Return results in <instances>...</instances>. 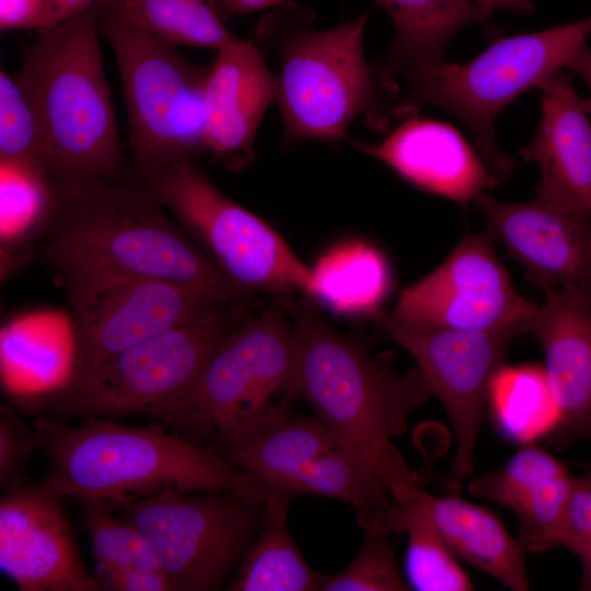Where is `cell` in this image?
<instances>
[{"label": "cell", "mask_w": 591, "mask_h": 591, "mask_svg": "<svg viewBox=\"0 0 591 591\" xmlns=\"http://www.w3.org/2000/svg\"><path fill=\"white\" fill-rule=\"evenodd\" d=\"M40 252L66 289L119 279H157L219 298L239 290L130 170L125 177L56 187Z\"/></svg>", "instance_id": "6da1fadb"}, {"label": "cell", "mask_w": 591, "mask_h": 591, "mask_svg": "<svg viewBox=\"0 0 591 591\" xmlns=\"http://www.w3.org/2000/svg\"><path fill=\"white\" fill-rule=\"evenodd\" d=\"M32 428L47 460L42 485L62 498L124 501L169 493L228 491L265 501L267 494L215 449L161 421L134 427L112 418L70 425L35 416Z\"/></svg>", "instance_id": "7a4b0ae2"}, {"label": "cell", "mask_w": 591, "mask_h": 591, "mask_svg": "<svg viewBox=\"0 0 591 591\" xmlns=\"http://www.w3.org/2000/svg\"><path fill=\"white\" fill-rule=\"evenodd\" d=\"M95 4L20 47L16 72L39 117L56 187L128 174L99 43Z\"/></svg>", "instance_id": "3957f363"}, {"label": "cell", "mask_w": 591, "mask_h": 591, "mask_svg": "<svg viewBox=\"0 0 591 591\" xmlns=\"http://www.w3.org/2000/svg\"><path fill=\"white\" fill-rule=\"evenodd\" d=\"M298 337L297 396L304 397L338 441L374 467L405 432L410 414L431 396L415 366L401 375L392 351L373 355L362 339L332 327L306 296H275Z\"/></svg>", "instance_id": "277c9868"}, {"label": "cell", "mask_w": 591, "mask_h": 591, "mask_svg": "<svg viewBox=\"0 0 591 591\" xmlns=\"http://www.w3.org/2000/svg\"><path fill=\"white\" fill-rule=\"evenodd\" d=\"M251 310L252 300L229 303L66 376L57 389L16 406L68 421L148 415L179 431L185 403L207 361Z\"/></svg>", "instance_id": "5b68a950"}, {"label": "cell", "mask_w": 591, "mask_h": 591, "mask_svg": "<svg viewBox=\"0 0 591 591\" xmlns=\"http://www.w3.org/2000/svg\"><path fill=\"white\" fill-rule=\"evenodd\" d=\"M303 13L276 44L281 61L276 103L286 138L292 142L346 138V128L358 116L374 129L387 130L397 86L382 67L364 58L368 13L321 31Z\"/></svg>", "instance_id": "8992f818"}, {"label": "cell", "mask_w": 591, "mask_h": 591, "mask_svg": "<svg viewBox=\"0 0 591 591\" xmlns=\"http://www.w3.org/2000/svg\"><path fill=\"white\" fill-rule=\"evenodd\" d=\"M591 35V15L569 24L495 40L466 63L447 60L402 76L408 93L395 115L409 116L421 105L441 108L472 132L478 153L500 181L513 169L498 147L494 121L520 94L567 67Z\"/></svg>", "instance_id": "52a82bcc"}, {"label": "cell", "mask_w": 591, "mask_h": 591, "mask_svg": "<svg viewBox=\"0 0 591 591\" xmlns=\"http://www.w3.org/2000/svg\"><path fill=\"white\" fill-rule=\"evenodd\" d=\"M97 25L114 51L121 80L130 164L157 169L197 163L209 151L205 93L211 65H197L113 18L97 13Z\"/></svg>", "instance_id": "ba28073f"}, {"label": "cell", "mask_w": 591, "mask_h": 591, "mask_svg": "<svg viewBox=\"0 0 591 591\" xmlns=\"http://www.w3.org/2000/svg\"><path fill=\"white\" fill-rule=\"evenodd\" d=\"M129 166L239 290L252 297L308 294L311 268L271 225L223 194L197 163Z\"/></svg>", "instance_id": "9c48e42d"}, {"label": "cell", "mask_w": 591, "mask_h": 591, "mask_svg": "<svg viewBox=\"0 0 591 591\" xmlns=\"http://www.w3.org/2000/svg\"><path fill=\"white\" fill-rule=\"evenodd\" d=\"M265 501L228 491H169L104 502L144 535L172 591H216L258 534Z\"/></svg>", "instance_id": "30bf717a"}, {"label": "cell", "mask_w": 591, "mask_h": 591, "mask_svg": "<svg viewBox=\"0 0 591 591\" xmlns=\"http://www.w3.org/2000/svg\"><path fill=\"white\" fill-rule=\"evenodd\" d=\"M299 347L293 322L273 297L258 313L244 315L220 340L207 361L183 412L179 431L246 429L297 397ZM188 439V438H187Z\"/></svg>", "instance_id": "8fae6325"}, {"label": "cell", "mask_w": 591, "mask_h": 591, "mask_svg": "<svg viewBox=\"0 0 591 591\" xmlns=\"http://www.w3.org/2000/svg\"><path fill=\"white\" fill-rule=\"evenodd\" d=\"M416 361L442 404L454 438L453 485L474 473L475 451L493 382L519 329L465 331L401 324L382 309L369 317Z\"/></svg>", "instance_id": "7c38bea8"}, {"label": "cell", "mask_w": 591, "mask_h": 591, "mask_svg": "<svg viewBox=\"0 0 591 591\" xmlns=\"http://www.w3.org/2000/svg\"><path fill=\"white\" fill-rule=\"evenodd\" d=\"M66 294L71 327L67 376L84 372L152 336L243 301L157 279L82 285L66 289Z\"/></svg>", "instance_id": "4fadbf2b"}, {"label": "cell", "mask_w": 591, "mask_h": 591, "mask_svg": "<svg viewBox=\"0 0 591 591\" xmlns=\"http://www.w3.org/2000/svg\"><path fill=\"white\" fill-rule=\"evenodd\" d=\"M537 309L513 286L493 239L466 233L442 264L402 290L389 315L415 327L528 334Z\"/></svg>", "instance_id": "5bb4252c"}, {"label": "cell", "mask_w": 591, "mask_h": 591, "mask_svg": "<svg viewBox=\"0 0 591 591\" xmlns=\"http://www.w3.org/2000/svg\"><path fill=\"white\" fill-rule=\"evenodd\" d=\"M528 201L497 200L486 193L474 204L485 233L499 241L544 293L591 288V213L570 195L538 183Z\"/></svg>", "instance_id": "9a60e30c"}, {"label": "cell", "mask_w": 591, "mask_h": 591, "mask_svg": "<svg viewBox=\"0 0 591 591\" xmlns=\"http://www.w3.org/2000/svg\"><path fill=\"white\" fill-rule=\"evenodd\" d=\"M62 497L24 480L0 499V568L21 591H97Z\"/></svg>", "instance_id": "2e32d148"}, {"label": "cell", "mask_w": 591, "mask_h": 591, "mask_svg": "<svg viewBox=\"0 0 591 591\" xmlns=\"http://www.w3.org/2000/svg\"><path fill=\"white\" fill-rule=\"evenodd\" d=\"M383 485L398 508L422 519L459 558L512 591L529 589L526 553L495 513L456 496L428 493L405 462L385 475Z\"/></svg>", "instance_id": "e0dca14e"}, {"label": "cell", "mask_w": 591, "mask_h": 591, "mask_svg": "<svg viewBox=\"0 0 591 591\" xmlns=\"http://www.w3.org/2000/svg\"><path fill=\"white\" fill-rule=\"evenodd\" d=\"M529 333L544 354L558 440L591 438V288L545 292Z\"/></svg>", "instance_id": "ac0fdd59"}, {"label": "cell", "mask_w": 591, "mask_h": 591, "mask_svg": "<svg viewBox=\"0 0 591 591\" xmlns=\"http://www.w3.org/2000/svg\"><path fill=\"white\" fill-rule=\"evenodd\" d=\"M345 139L415 187L463 208L500 185L480 154L448 123L408 117L378 143Z\"/></svg>", "instance_id": "d6986e66"}, {"label": "cell", "mask_w": 591, "mask_h": 591, "mask_svg": "<svg viewBox=\"0 0 591 591\" xmlns=\"http://www.w3.org/2000/svg\"><path fill=\"white\" fill-rule=\"evenodd\" d=\"M217 53L205 93L206 140L217 158L240 169L254 157L258 127L276 102L277 78L251 40L237 38Z\"/></svg>", "instance_id": "ffe728a7"}, {"label": "cell", "mask_w": 591, "mask_h": 591, "mask_svg": "<svg viewBox=\"0 0 591 591\" xmlns=\"http://www.w3.org/2000/svg\"><path fill=\"white\" fill-rule=\"evenodd\" d=\"M282 405L246 429L215 434L211 445L267 495L302 465L341 444L315 415H293Z\"/></svg>", "instance_id": "44dd1931"}, {"label": "cell", "mask_w": 591, "mask_h": 591, "mask_svg": "<svg viewBox=\"0 0 591 591\" xmlns=\"http://www.w3.org/2000/svg\"><path fill=\"white\" fill-rule=\"evenodd\" d=\"M541 121L533 140L520 149L541 171V184L578 200L591 213V121L570 76L559 70L538 86Z\"/></svg>", "instance_id": "7402d4cb"}, {"label": "cell", "mask_w": 591, "mask_h": 591, "mask_svg": "<svg viewBox=\"0 0 591 591\" xmlns=\"http://www.w3.org/2000/svg\"><path fill=\"white\" fill-rule=\"evenodd\" d=\"M391 18L395 39L382 69L392 78L445 60L454 35L488 23L494 11L471 0H374Z\"/></svg>", "instance_id": "603a6c76"}, {"label": "cell", "mask_w": 591, "mask_h": 591, "mask_svg": "<svg viewBox=\"0 0 591 591\" xmlns=\"http://www.w3.org/2000/svg\"><path fill=\"white\" fill-rule=\"evenodd\" d=\"M290 496L269 493L260 530L234 571L231 591H315L326 575L312 569L288 528Z\"/></svg>", "instance_id": "cb8c5ba5"}, {"label": "cell", "mask_w": 591, "mask_h": 591, "mask_svg": "<svg viewBox=\"0 0 591 591\" xmlns=\"http://www.w3.org/2000/svg\"><path fill=\"white\" fill-rule=\"evenodd\" d=\"M277 491L290 497L317 495L344 501L357 511L361 528L381 524L389 531V518L394 508L392 497L373 465L358 451L343 444L302 465Z\"/></svg>", "instance_id": "d4e9b609"}, {"label": "cell", "mask_w": 591, "mask_h": 591, "mask_svg": "<svg viewBox=\"0 0 591 591\" xmlns=\"http://www.w3.org/2000/svg\"><path fill=\"white\" fill-rule=\"evenodd\" d=\"M310 299H316L340 314L369 318L381 310L392 276L383 254L351 242L336 245L311 268Z\"/></svg>", "instance_id": "484cf974"}, {"label": "cell", "mask_w": 591, "mask_h": 591, "mask_svg": "<svg viewBox=\"0 0 591 591\" xmlns=\"http://www.w3.org/2000/svg\"><path fill=\"white\" fill-rule=\"evenodd\" d=\"M96 11L169 46L219 50L237 39L206 0H99Z\"/></svg>", "instance_id": "4316f807"}, {"label": "cell", "mask_w": 591, "mask_h": 591, "mask_svg": "<svg viewBox=\"0 0 591 591\" xmlns=\"http://www.w3.org/2000/svg\"><path fill=\"white\" fill-rule=\"evenodd\" d=\"M389 528L391 534H407L406 575L409 586L419 591H470L474 589L459 557L418 515L394 502Z\"/></svg>", "instance_id": "83f0119b"}, {"label": "cell", "mask_w": 591, "mask_h": 591, "mask_svg": "<svg viewBox=\"0 0 591 591\" xmlns=\"http://www.w3.org/2000/svg\"><path fill=\"white\" fill-rule=\"evenodd\" d=\"M0 170L1 242L24 234L40 240L56 186L39 167L0 161Z\"/></svg>", "instance_id": "f1b7e54d"}, {"label": "cell", "mask_w": 591, "mask_h": 591, "mask_svg": "<svg viewBox=\"0 0 591 591\" xmlns=\"http://www.w3.org/2000/svg\"><path fill=\"white\" fill-rule=\"evenodd\" d=\"M79 503L97 570L111 567L160 569L151 545L134 524L102 500L82 499Z\"/></svg>", "instance_id": "f546056e"}, {"label": "cell", "mask_w": 591, "mask_h": 591, "mask_svg": "<svg viewBox=\"0 0 591 591\" xmlns=\"http://www.w3.org/2000/svg\"><path fill=\"white\" fill-rule=\"evenodd\" d=\"M567 467L536 444H525L498 470L472 478L471 496L488 499L517 512L530 495Z\"/></svg>", "instance_id": "4dcf8cb0"}, {"label": "cell", "mask_w": 591, "mask_h": 591, "mask_svg": "<svg viewBox=\"0 0 591 591\" xmlns=\"http://www.w3.org/2000/svg\"><path fill=\"white\" fill-rule=\"evenodd\" d=\"M43 151L42 126L31 96L18 73L1 68L0 161L44 170Z\"/></svg>", "instance_id": "1f68e13d"}, {"label": "cell", "mask_w": 591, "mask_h": 591, "mask_svg": "<svg viewBox=\"0 0 591 591\" xmlns=\"http://www.w3.org/2000/svg\"><path fill=\"white\" fill-rule=\"evenodd\" d=\"M576 478L568 470L536 488L515 512L518 536L525 553L542 554L560 546Z\"/></svg>", "instance_id": "d6a6232c"}, {"label": "cell", "mask_w": 591, "mask_h": 591, "mask_svg": "<svg viewBox=\"0 0 591 591\" xmlns=\"http://www.w3.org/2000/svg\"><path fill=\"white\" fill-rule=\"evenodd\" d=\"M363 543L352 561L340 572L325 576L321 591H405L391 534L380 524L361 528Z\"/></svg>", "instance_id": "836d02e7"}, {"label": "cell", "mask_w": 591, "mask_h": 591, "mask_svg": "<svg viewBox=\"0 0 591 591\" xmlns=\"http://www.w3.org/2000/svg\"><path fill=\"white\" fill-rule=\"evenodd\" d=\"M35 449L36 434L13 406H0V487L4 493L23 483L24 468Z\"/></svg>", "instance_id": "e575fe53"}, {"label": "cell", "mask_w": 591, "mask_h": 591, "mask_svg": "<svg viewBox=\"0 0 591 591\" xmlns=\"http://www.w3.org/2000/svg\"><path fill=\"white\" fill-rule=\"evenodd\" d=\"M560 546L579 557V590L591 591V467L576 478L561 533Z\"/></svg>", "instance_id": "d590c367"}, {"label": "cell", "mask_w": 591, "mask_h": 591, "mask_svg": "<svg viewBox=\"0 0 591 591\" xmlns=\"http://www.w3.org/2000/svg\"><path fill=\"white\" fill-rule=\"evenodd\" d=\"M102 589L114 591H172L160 569L141 567H111L97 570Z\"/></svg>", "instance_id": "8d00e7d4"}, {"label": "cell", "mask_w": 591, "mask_h": 591, "mask_svg": "<svg viewBox=\"0 0 591 591\" xmlns=\"http://www.w3.org/2000/svg\"><path fill=\"white\" fill-rule=\"evenodd\" d=\"M48 18L49 0H0L1 32H43L47 27Z\"/></svg>", "instance_id": "74e56055"}, {"label": "cell", "mask_w": 591, "mask_h": 591, "mask_svg": "<svg viewBox=\"0 0 591 591\" xmlns=\"http://www.w3.org/2000/svg\"><path fill=\"white\" fill-rule=\"evenodd\" d=\"M288 0H206L224 21L236 14L253 13L286 3Z\"/></svg>", "instance_id": "f35d334b"}, {"label": "cell", "mask_w": 591, "mask_h": 591, "mask_svg": "<svg viewBox=\"0 0 591 591\" xmlns=\"http://www.w3.org/2000/svg\"><path fill=\"white\" fill-rule=\"evenodd\" d=\"M97 1L99 0H49V18L45 31H48L82 12Z\"/></svg>", "instance_id": "ab89813d"}, {"label": "cell", "mask_w": 591, "mask_h": 591, "mask_svg": "<svg viewBox=\"0 0 591 591\" xmlns=\"http://www.w3.org/2000/svg\"><path fill=\"white\" fill-rule=\"evenodd\" d=\"M568 68L579 74L590 90V96L583 100L584 107L591 114V49L582 47L571 59Z\"/></svg>", "instance_id": "60d3db41"}, {"label": "cell", "mask_w": 591, "mask_h": 591, "mask_svg": "<svg viewBox=\"0 0 591 591\" xmlns=\"http://www.w3.org/2000/svg\"><path fill=\"white\" fill-rule=\"evenodd\" d=\"M477 4L486 7L493 11L497 9L513 10L520 13L530 14L535 9V0H471Z\"/></svg>", "instance_id": "b9f144b4"}]
</instances>
